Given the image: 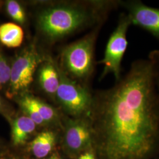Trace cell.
I'll return each instance as SVG.
<instances>
[{
    "instance_id": "ac0fdd59",
    "label": "cell",
    "mask_w": 159,
    "mask_h": 159,
    "mask_svg": "<svg viewBox=\"0 0 159 159\" xmlns=\"http://www.w3.org/2000/svg\"><path fill=\"white\" fill-rule=\"evenodd\" d=\"M87 154V159H96L94 156H93V154L91 153H86Z\"/></svg>"
},
{
    "instance_id": "9c48e42d",
    "label": "cell",
    "mask_w": 159,
    "mask_h": 159,
    "mask_svg": "<svg viewBox=\"0 0 159 159\" xmlns=\"http://www.w3.org/2000/svg\"><path fill=\"white\" fill-rule=\"evenodd\" d=\"M39 80L44 91L50 95L56 94L60 84L58 68L50 61L43 64L39 70Z\"/></svg>"
},
{
    "instance_id": "4fadbf2b",
    "label": "cell",
    "mask_w": 159,
    "mask_h": 159,
    "mask_svg": "<svg viewBox=\"0 0 159 159\" xmlns=\"http://www.w3.org/2000/svg\"><path fill=\"white\" fill-rule=\"evenodd\" d=\"M29 98L30 101L37 110L45 123L52 121L56 117V112L55 110L50 106L43 102L35 97L29 95Z\"/></svg>"
},
{
    "instance_id": "3957f363",
    "label": "cell",
    "mask_w": 159,
    "mask_h": 159,
    "mask_svg": "<svg viewBox=\"0 0 159 159\" xmlns=\"http://www.w3.org/2000/svg\"><path fill=\"white\" fill-rule=\"evenodd\" d=\"M99 27L81 39L66 47L61 54V63L71 76L87 80L94 67V51Z\"/></svg>"
},
{
    "instance_id": "ffe728a7",
    "label": "cell",
    "mask_w": 159,
    "mask_h": 159,
    "mask_svg": "<svg viewBox=\"0 0 159 159\" xmlns=\"http://www.w3.org/2000/svg\"><path fill=\"white\" fill-rule=\"evenodd\" d=\"M58 159V158H56V157H51L50 159Z\"/></svg>"
},
{
    "instance_id": "9a60e30c",
    "label": "cell",
    "mask_w": 159,
    "mask_h": 159,
    "mask_svg": "<svg viewBox=\"0 0 159 159\" xmlns=\"http://www.w3.org/2000/svg\"><path fill=\"white\" fill-rule=\"evenodd\" d=\"M7 10L12 18L20 24L25 21V14L24 10L18 2L13 0L7 2Z\"/></svg>"
},
{
    "instance_id": "8fae6325",
    "label": "cell",
    "mask_w": 159,
    "mask_h": 159,
    "mask_svg": "<svg viewBox=\"0 0 159 159\" xmlns=\"http://www.w3.org/2000/svg\"><path fill=\"white\" fill-rule=\"evenodd\" d=\"M24 39L22 28L16 24L7 23L0 25V41L10 48H16L21 45Z\"/></svg>"
},
{
    "instance_id": "52a82bcc",
    "label": "cell",
    "mask_w": 159,
    "mask_h": 159,
    "mask_svg": "<svg viewBox=\"0 0 159 159\" xmlns=\"http://www.w3.org/2000/svg\"><path fill=\"white\" fill-rule=\"evenodd\" d=\"M120 6L125 9L132 25L147 31L159 41V8L139 0L120 1Z\"/></svg>"
},
{
    "instance_id": "2e32d148",
    "label": "cell",
    "mask_w": 159,
    "mask_h": 159,
    "mask_svg": "<svg viewBox=\"0 0 159 159\" xmlns=\"http://www.w3.org/2000/svg\"><path fill=\"white\" fill-rule=\"evenodd\" d=\"M11 67L6 58L0 51V88L10 82Z\"/></svg>"
},
{
    "instance_id": "277c9868",
    "label": "cell",
    "mask_w": 159,
    "mask_h": 159,
    "mask_svg": "<svg viewBox=\"0 0 159 159\" xmlns=\"http://www.w3.org/2000/svg\"><path fill=\"white\" fill-rule=\"evenodd\" d=\"M131 25L129 16L121 14L117 27L108 39L104 57L99 61L104 66L100 79L109 74H113L116 81L121 77V64L128 46L127 35Z\"/></svg>"
},
{
    "instance_id": "6da1fadb",
    "label": "cell",
    "mask_w": 159,
    "mask_h": 159,
    "mask_svg": "<svg viewBox=\"0 0 159 159\" xmlns=\"http://www.w3.org/2000/svg\"><path fill=\"white\" fill-rule=\"evenodd\" d=\"M159 51L131 64L115 85L97 92L101 126L113 159H136L147 153L159 132L156 80Z\"/></svg>"
},
{
    "instance_id": "30bf717a",
    "label": "cell",
    "mask_w": 159,
    "mask_h": 159,
    "mask_svg": "<svg viewBox=\"0 0 159 159\" xmlns=\"http://www.w3.org/2000/svg\"><path fill=\"white\" fill-rule=\"evenodd\" d=\"M36 124L27 116H20L15 120L12 126V139L14 145H21L34 132Z\"/></svg>"
},
{
    "instance_id": "8992f818",
    "label": "cell",
    "mask_w": 159,
    "mask_h": 159,
    "mask_svg": "<svg viewBox=\"0 0 159 159\" xmlns=\"http://www.w3.org/2000/svg\"><path fill=\"white\" fill-rule=\"evenodd\" d=\"M41 59L33 46L27 47L17 56L11 67L8 91L10 96L26 91L29 89L33 81L34 73Z\"/></svg>"
},
{
    "instance_id": "5bb4252c",
    "label": "cell",
    "mask_w": 159,
    "mask_h": 159,
    "mask_svg": "<svg viewBox=\"0 0 159 159\" xmlns=\"http://www.w3.org/2000/svg\"><path fill=\"white\" fill-rule=\"evenodd\" d=\"M19 102L23 111L27 114V116L32 120L36 125H41L45 123L37 110L30 101L28 94H24L20 99Z\"/></svg>"
},
{
    "instance_id": "d6986e66",
    "label": "cell",
    "mask_w": 159,
    "mask_h": 159,
    "mask_svg": "<svg viewBox=\"0 0 159 159\" xmlns=\"http://www.w3.org/2000/svg\"><path fill=\"white\" fill-rule=\"evenodd\" d=\"M79 159H87V154H85L84 155H82L80 156Z\"/></svg>"
},
{
    "instance_id": "ba28073f",
    "label": "cell",
    "mask_w": 159,
    "mask_h": 159,
    "mask_svg": "<svg viewBox=\"0 0 159 159\" xmlns=\"http://www.w3.org/2000/svg\"><path fill=\"white\" fill-rule=\"evenodd\" d=\"M91 131L88 125L82 121H73L69 124L66 133V142L73 150H79L88 144Z\"/></svg>"
},
{
    "instance_id": "5b68a950",
    "label": "cell",
    "mask_w": 159,
    "mask_h": 159,
    "mask_svg": "<svg viewBox=\"0 0 159 159\" xmlns=\"http://www.w3.org/2000/svg\"><path fill=\"white\" fill-rule=\"evenodd\" d=\"M58 71L60 84L56 94L58 100L69 113L74 115L84 113L93 103L91 92L87 87L69 79L58 68Z\"/></svg>"
},
{
    "instance_id": "7c38bea8",
    "label": "cell",
    "mask_w": 159,
    "mask_h": 159,
    "mask_svg": "<svg viewBox=\"0 0 159 159\" xmlns=\"http://www.w3.org/2000/svg\"><path fill=\"white\" fill-rule=\"evenodd\" d=\"M55 135L50 131L40 133L31 143V150L37 158H43L51 152L55 143Z\"/></svg>"
},
{
    "instance_id": "7a4b0ae2",
    "label": "cell",
    "mask_w": 159,
    "mask_h": 159,
    "mask_svg": "<svg viewBox=\"0 0 159 159\" xmlns=\"http://www.w3.org/2000/svg\"><path fill=\"white\" fill-rule=\"evenodd\" d=\"M119 4L120 1H97L83 6L50 7L39 15L38 27L48 40H57L102 21L107 12Z\"/></svg>"
},
{
    "instance_id": "e0dca14e",
    "label": "cell",
    "mask_w": 159,
    "mask_h": 159,
    "mask_svg": "<svg viewBox=\"0 0 159 159\" xmlns=\"http://www.w3.org/2000/svg\"><path fill=\"white\" fill-rule=\"evenodd\" d=\"M156 86H157V94H158V96H159V71L157 74V80H156Z\"/></svg>"
},
{
    "instance_id": "44dd1931",
    "label": "cell",
    "mask_w": 159,
    "mask_h": 159,
    "mask_svg": "<svg viewBox=\"0 0 159 159\" xmlns=\"http://www.w3.org/2000/svg\"><path fill=\"white\" fill-rule=\"evenodd\" d=\"M0 107H1V98H0Z\"/></svg>"
}]
</instances>
